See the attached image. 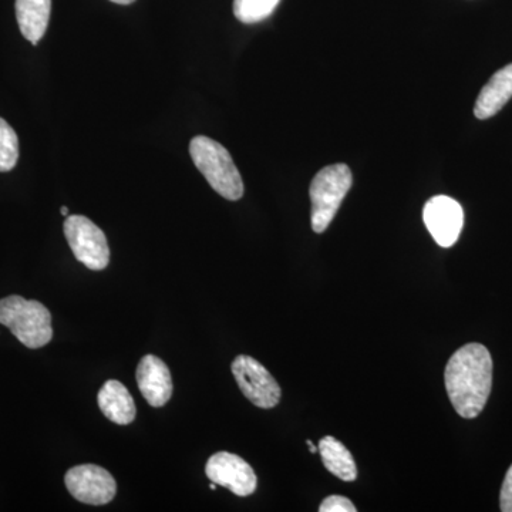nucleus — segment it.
<instances>
[{
	"label": "nucleus",
	"instance_id": "obj_14",
	"mask_svg": "<svg viewBox=\"0 0 512 512\" xmlns=\"http://www.w3.org/2000/svg\"><path fill=\"white\" fill-rule=\"evenodd\" d=\"M318 450L329 473L346 483L356 480V463L345 444L340 443L335 437H323L319 441Z\"/></svg>",
	"mask_w": 512,
	"mask_h": 512
},
{
	"label": "nucleus",
	"instance_id": "obj_12",
	"mask_svg": "<svg viewBox=\"0 0 512 512\" xmlns=\"http://www.w3.org/2000/svg\"><path fill=\"white\" fill-rule=\"evenodd\" d=\"M512 97V64L498 70L478 94L474 114L487 120L495 116Z\"/></svg>",
	"mask_w": 512,
	"mask_h": 512
},
{
	"label": "nucleus",
	"instance_id": "obj_5",
	"mask_svg": "<svg viewBox=\"0 0 512 512\" xmlns=\"http://www.w3.org/2000/svg\"><path fill=\"white\" fill-rule=\"evenodd\" d=\"M64 237L73 255L92 271H103L110 262V248L106 235L89 218L69 215L64 221Z\"/></svg>",
	"mask_w": 512,
	"mask_h": 512
},
{
	"label": "nucleus",
	"instance_id": "obj_8",
	"mask_svg": "<svg viewBox=\"0 0 512 512\" xmlns=\"http://www.w3.org/2000/svg\"><path fill=\"white\" fill-rule=\"evenodd\" d=\"M205 474L210 478L211 483L228 488L238 497L254 494L258 485L254 468L249 466L244 458L228 451H220L210 457L205 466Z\"/></svg>",
	"mask_w": 512,
	"mask_h": 512
},
{
	"label": "nucleus",
	"instance_id": "obj_19",
	"mask_svg": "<svg viewBox=\"0 0 512 512\" xmlns=\"http://www.w3.org/2000/svg\"><path fill=\"white\" fill-rule=\"evenodd\" d=\"M113 3H117V5H131V3L136 2V0H111Z\"/></svg>",
	"mask_w": 512,
	"mask_h": 512
},
{
	"label": "nucleus",
	"instance_id": "obj_16",
	"mask_svg": "<svg viewBox=\"0 0 512 512\" xmlns=\"http://www.w3.org/2000/svg\"><path fill=\"white\" fill-rule=\"evenodd\" d=\"M19 160V138L8 121L0 117V173H8Z\"/></svg>",
	"mask_w": 512,
	"mask_h": 512
},
{
	"label": "nucleus",
	"instance_id": "obj_6",
	"mask_svg": "<svg viewBox=\"0 0 512 512\" xmlns=\"http://www.w3.org/2000/svg\"><path fill=\"white\" fill-rule=\"evenodd\" d=\"M231 370L241 392L256 407L274 409L281 400L282 390L278 382L254 357H235Z\"/></svg>",
	"mask_w": 512,
	"mask_h": 512
},
{
	"label": "nucleus",
	"instance_id": "obj_18",
	"mask_svg": "<svg viewBox=\"0 0 512 512\" xmlns=\"http://www.w3.org/2000/svg\"><path fill=\"white\" fill-rule=\"evenodd\" d=\"M500 508L503 512H512V466L504 478L500 494Z\"/></svg>",
	"mask_w": 512,
	"mask_h": 512
},
{
	"label": "nucleus",
	"instance_id": "obj_20",
	"mask_svg": "<svg viewBox=\"0 0 512 512\" xmlns=\"http://www.w3.org/2000/svg\"><path fill=\"white\" fill-rule=\"evenodd\" d=\"M306 444H308L312 454L318 453V447H315V444H313L311 440L306 441Z\"/></svg>",
	"mask_w": 512,
	"mask_h": 512
},
{
	"label": "nucleus",
	"instance_id": "obj_9",
	"mask_svg": "<svg viewBox=\"0 0 512 512\" xmlns=\"http://www.w3.org/2000/svg\"><path fill=\"white\" fill-rule=\"evenodd\" d=\"M423 220L434 241L443 248L453 247L464 225L461 205L447 195H437L424 205Z\"/></svg>",
	"mask_w": 512,
	"mask_h": 512
},
{
	"label": "nucleus",
	"instance_id": "obj_7",
	"mask_svg": "<svg viewBox=\"0 0 512 512\" xmlns=\"http://www.w3.org/2000/svg\"><path fill=\"white\" fill-rule=\"evenodd\" d=\"M64 484L69 493L84 504H109L117 493L114 477L106 468L96 464H82L70 468L64 476Z\"/></svg>",
	"mask_w": 512,
	"mask_h": 512
},
{
	"label": "nucleus",
	"instance_id": "obj_10",
	"mask_svg": "<svg viewBox=\"0 0 512 512\" xmlns=\"http://www.w3.org/2000/svg\"><path fill=\"white\" fill-rule=\"evenodd\" d=\"M138 389L151 407H163L173 396V377L160 357L144 356L137 366Z\"/></svg>",
	"mask_w": 512,
	"mask_h": 512
},
{
	"label": "nucleus",
	"instance_id": "obj_21",
	"mask_svg": "<svg viewBox=\"0 0 512 512\" xmlns=\"http://www.w3.org/2000/svg\"><path fill=\"white\" fill-rule=\"evenodd\" d=\"M60 214L64 215V217H67V215H69V208L62 207V210H60Z\"/></svg>",
	"mask_w": 512,
	"mask_h": 512
},
{
	"label": "nucleus",
	"instance_id": "obj_4",
	"mask_svg": "<svg viewBox=\"0 0 512 512\" xmlns=\"http://www.w3.org/2000/svg\"><path fill=\"white\" fill-rule=\"evenodd\" d=\"M352 183V171L342 163L329 165L315 175L309 195L312 202V229L316 234H322L328 229Z\"/></svg>",
	"mask_w": 512,
	"mask_h": 512
},
{
	"label": "nucleus",
	"instance_id": "obj_3",
	"mask_svg": "<svg viewBox=\"0 0 512 512\" xmlns=\"http://www.w3.org/2000/svg\"><path fill=\"white\" fill-rule=\"evenodd\" d=\"M0 325L6 326L29 349L46 346L53 338L52 313L43 303L19 295L0 299Z\"/></svg>",
	"mask_w": 512,
	"mask_h": 512
},
{
	"label": "nucleus",
	"instance_id": "obj_22",
	"mask_svg": "<svg viewBox=\"0 0 512 512\" xmlns=\"http://www.w3.org/2000/svg\"><path fill=\"white\" fill-rule=\"evenodd\" d=\"M210 488H211V490H212V491L217 490V484L212 483V484L210 485Z\"/></svg>",
	"mask_w": 512,
	"mask_h": 512
},
{
	"label": "nucleus",
	"instance_id": "obj_2",
	"mask_svg": "<svg viewBox=\"0 0 512 512\" xmlns=\"http://www.w3.org/2000/svg\"><path fill=\"white\" fill-rule=\"evenodd\" d=\"M190 154L195 167L221 197L229 201L241 200L244 183L237 165L227 148L205 136L192 138Z\"/></svg>",
	"mask_w": 512,
	"mask_h": 512
},
{
	"label": "nucleus",
	"instance_id": "obj_15",
	"mask_svg": "<svg viewBox=\"0 0 512 512\" xmlns=\"http://www.w3.org/2000/svg\"><path fill=\"white\" fill-rule=\"evenodd\" d=\"M281 0H234L235 18L245 25H255L268 19Z\"/></svg>",
	"mask_w": 512,
	"mask_h": 512
},
{
	"label": "nucleus",
	"instance_id": "obj_17",
	"mask_svg": "<svg viewBox=\"0 0 512 512\" xmlns=\"http://www.w3.org/2000/svg\"><path fill=\"white\" fill-rule=\"evenodd\" d=\"M320 512H356V507L343 495H330L319 507Z\"/></svg>",
	"mask_w": 512,
	"mask_h": 512
},
{
	"label": "nucleus",
	"instance_id": "obj_11",
	"mask_svg": "<svg viewBox=\"0 0 512 512\" xmlns=\"http://www.w3.org/2000/svg\"><path fill=\"white\" fill-rule=\"evenodd\" d=\"M97 402L101 413L119 426H127L136 419L137 409L133 396L119 380H107L100 389Z\"/></svg>",
	"mask_w": 512,
	"mask_h": 512
},
{
	"label": "nucleus",
	"instance_id": "obj_13",
	"mask_svg": "<svg viewBox=\"0 0 512 512\" xmlns=\"http://www.w3.org/2000/svg\"><path fill=\"white\" fill-rule=\"evenodd\" d=\"M15 6L20 32L36 46L49 26L52 0H16Z\"/></svg>",
	"mask_w": 512,
	"mask_h": 512
},
{
	"label": "nucleus",
	"instance_id": "obj_1",
	"mask_svg": "<svg viewBox=\"0 0 512 512\" xmlns=\"http://www.w3.org/2000/svg\"><path fill=\"white\" fill-rule=\"evenodd\" d=\"M450 402L458 416L476 419L493 387V359L480 343H468L450 357L444 373Z\"/></svg>",
	"mask_w": 512,
	"mask_h": 512
}]
</instances>
